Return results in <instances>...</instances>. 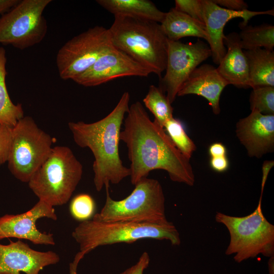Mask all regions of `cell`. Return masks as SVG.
Returning <instances> with one entry per match:
<instances>
[{
  "label": "cell",
  "mask_w": 274,
  "mask_h": 274,
  "mask_svg": "<svg viewBox=\"0 0 274 274\" xmlns=\"http://www.w3.org/2000/svg\"><path fill=\"white\" fill-rule=\"evenodd\" d=\"M123 125L120 140L127 148L133 185L155 169L166 171L173 182L194 185L195 176L190 159L178 150L164 128L151 120L140 101L129 106Z\"/></svg>",
  "instance_id": "6da1fadb"
},
{
  "label": "cell",
  "mask_w": 274,
  "mask_h": 274,
  "mask_svg": "<svg viewBox=\"0 0 274 274\" xmlns=\"http://www.w3.org/2000/svg\"><path fill=\"white\" fill-rule=\"evenodd\" d=\"M130 97L128 92H124L114 109L97 121L68 124L75 143L88 148L94 156L93 182L97 191L130 176V169L123 164L119 152L121 126L129 109Z\"/></svg>",
  "instance_id": "7a4b0ae2"
},
{
  "label": "cell",
  "mask_w": 274,
  "mask_h": 274,
  "mask_svg": "<svg viewBox=\"0 0 274 274\" xmlns=\"http://www.w3.org/2000/svg\"><path fill=\"white\" fill-rule=\"evenodd\" d=\"M109 28L113 46L161 78L166 65L168 39L160 24L117 16Z\"/></svg>",
  "instance_id": "3957f363"
},
{
  "label": "cell",
  "mask_w": 274,
  "mask_h": 274,
  "mask_svg": "<svg viewBox=\"0 0 274 274\" xmlns=\"http://www.w3.org/2000/svg\"><path fill=\"white\" fill-rule=\"evenodd\" d=\"M80 251L88 254L99 246L131 244L146 239L167 240L173 246L181 244L180 234L168 221L161 223L104 222L92 218L81 222L72 233Z\"/></svg>",
  "instance_id": "277c9868"
},
{
  "label": "cell",
  "mask_w": 274,
  "mask_h": 274,
  "mask_svg": "<svg viewBox=\"0 0 274 274\" xmlns=\"http://www.w3.org/2000/svg\"><path fill=\"white\" fill-rule=\"evenodd\" d=\"M82 174V165L72 150L56 146L32 175L28 186L40 200L52 207L62 206L70 199Z\"/></svg>",
  "instance_id": "5b68a950"
},
{
  "label": "cell",
  "mask_w": 274,
  "mask_h": 274,
  "mask_svg": "<svg viewBox=\"0 0 274 274\" xmlns=\"http://www.w3.org/2000/svg\"><path fill=\"white\" fill-rule=\"evenodd\" d=\"M106 199L100 212L92 218L104 222L161 223L167 221L165 197L160 182L144 178L135 185L131 193L121 200H114L105 187Z\"/></svg>",
  "instance_id": "8992f818"
},
{
  "label": "cell",
  "mask_w": 274,
  "mask_h": 274,
  "mask_svg": "<svg viewBox=\"0 0 274 274\" xmlns=\"http://www.w3.org/2000/svg\"><path fill=\"white\" fill-rule=\"evenodd\" d=\"M262 196L256 208L248 215L235 217L217 212L215 220L228 229L230 241L225 250L227 255L241 263L261 254L266 257L274 256V225L264 216Z\"/></svg>",
  "instance_id": "52a82bcc"
},
{
  "label": "cell",
  "mask_w": 274,
  "mask_h": 274,
  "mask_svg": "<svg viewBox=\"0 0 274 274\" xmlns=\"http://www.w3.org/2000/svg\"><path fill=\"white\" fill-rule=\"evenodd\" d=\"M54 139L41 129L30 116H24L12 128L7 160L11 174L28 183L50 154Z\"/></svg>",
  "instance_id": "ba28073f"
},
{
  "label": "cell",
  "mask_w": 274,
  "mask_h": 274,
  "mask_svg": "<svg viewBox=\"0 0 274 274\" xmlns=\"http://www.w3.org/2000/svg\"><path fill=\"white\" fill-rule=\"evenodd\" d=\"M51 0H22L0 17V44L24 50L41 43L47 22L43 15Z\"/></svg>",
  "instance_id": "9c48e42d"
},
{
  "label": "cell",
  "mask_w": 274,
  "mask_h": 274,
  "mask_svg": "<svg viewBox=\"0 0 274 274\" xmlns=\"http://www.w3.org/2000/svg\"><path fill=\"white\" fill-rule=\"evenodd\" d=\"M112 45L109 29L102 26H95L72 38L57 53L60 77L73 80L89 69Z\"/></svg>",
  "instance_id": "30bf717a"
},
{
  "label": "cell",
  "mask_w": 274,
  "mask_h": 274,
  "mask_svg": "<svg viewBox=\"0 0 274 274\" xmlns=\"http://www.w3.org/2000/svg\"><path fill=\"white\" fill-rule=\"evenodd\" d=\"M211 56L209 45L200 40L188 43L168 40L165 74L160 78V88L171 104L194 70Z\"/></svg>",
  "instance_id": "8fae6325"
},
{
  "label": "cell",
  "mask_w": 274,
  "mask_h": 274,
  "mask_svg": "<svg viewBox=\"0 0 274 274\" xmlns=\"http://www.w3.org/2000/svg\"><path fill=\"white\" fill-rule=\"evenodd\" d=\"M150 74L148 68L112 45L89 69L73 80L85 87H94L118 78L145 77Z\"/></svg>",
  "instance_id": "7c38bea8"
},
{
  "label": "cell",
  "mask_w": 274,
  "mask_h": 274,
  "mask_svg": "<svg viewBox=\"0 0 274 274\" xmlns=\"http://www.w3.org/2000/svg\"><path fill=\"white\" fill-rule=\"evenodd\" d=\"M44 217L53 220L57 219L53 207L40 200L25 213L0 217V239L16 237L36 245H54L52 234L42 232L37 228V221Z\"/></svg>",
  "instance_id": "4fadbf2b"
},
{
  "label": "cell",
  "mask_w": 274,
  "mask_h": 274,
  "mask_svg": "<svg viewBox=\"0 0 274 274\" xmlns=\"http://www.w3.org/2000/svg\"><path fill=\"white\" fill-rule=\"evenodd\" d=\"M204 24L207 35V42L211 49L213 60L217 64L220 63L226 52L223 43L224 28L230 20L242 18L239 24L242 29L247 25L253 17L260 15H274V10L254 11L246 10L234 11L226 9L215 4L212 0H202Z\"/></svg>",
  "instance_id": "5bb4252c"
},
{
  "label": "cell",
  "mask_w": 274,
  "mask_h": 274,
  "mask_svg": "<svg viewBox=\"0 0 274 274\" xmlns=\"http://www.w3.org/2000/svg\"><path fill=\"white\" fill-rule=\"evenodd\" d=\"M59 260L56 253L33 250L20 240L0 244V274H39L45 266Z\"/></svg>",
  "instance_id": "9a60e30c"
},
{
  "label": "cell",
  "mask_w": 274,
  "mask_h": 274,
  "mask_svg": "<svg viewBox=\"0 0 274 274\" xmlns=\"http://www.w3.org/2000/svg\"><path fill=\"white\" fill-rule=\"evenodd\" d=\"M235 132L250 157L261 158L274 150V115L251 111L238 120Z\"/></svg>",
  "instance_id": "2e32d148"
},
{
  "label": "cell",
  "mask_w": 274,
  "mask_h": 274,
  "mask_svg": "<svg viewBox=\"0 0 274 274\" xmlns=\"http://www.w3.org/2000/svg\"><path fill=\"white\" fill-rule=\"evenodd\" d=\"M228 84L220 75L217 68L203 64L195 68L183 84L177 96L196 94L205 98L211 106L213 113H220V98Z\"/></svg>",
  "instance_id": "e0dca14e"
},
{
  "label": "cell",
  "mask_w": 274,
  "mask_h": 274,
  "mask_svg": "<svg viewBox=\"0 0 274 274\" xmlns=\"http://www.w3.org/2000/svg\"><path fill=\"white\" fill-rule=\"evenodd\" d=\"M223 43L226 52L217 70L229 84L237 88L250 87L249 66L242 48L238 33L232 32L225 35Z\"/></svg>",
  "instance_id": "ac0fdd59"
},
{
  "label": "cell",
  "mask_w": 274,
  "mask_h": 274,
  "mask_svg": "<svg viewBox=\"0 0 274 274\" xmlns=\"http://www.w3.org/2000/svg\"><path fill=\"white\" fill-rule=\"evenodd\" d=\"M168 40L177 41L186 37H194L207 40L205 25L175 8L165 13L160 23Z\"/></svg>",
  "instance_id": "d6986e66"
},
{
  "label": "cell",
  "mask_w": 274,
  "mask_h": 274,
  "mask_svg": "<svg viewBox=\"0 0 274 274\" xmlns=\"http://www.w3.org/2000/svg\"><path fill=\"white\" fill-rule=\"evenodd\" d=\"M96 3L114 16H128L160 23L165 14L148 0H97Z\"/></svg>",
  "instance_id": "ffe728a7"
},
{
  "label": "cell",
  "mask_w": 274,
  "mask_h": 274,
  "mask_svg": "<svg viewBox=\"0 0 274 274\" xmlns=\"http://www.w3.org/2000/svg\"><path fill=\"white\" fill-rule=\"evenodd\" d=\"M247 57L250 87H274V52L264 48L245 50Z\"/></svg>",
  "instance_id": "44dd1931"
},
{
  "label": "cell",
  "mask_w": 274,
  "mask_h": 274,
  "mask_svg": "<svg viewBox=\"0 0 274 274\" xmlns=\"http://www.w3.org/2000/svg\"><path fill=\"white\" fill-rule=\"evenodd\" d=\"M6 52L0 47V123L13 128L24 117L21 104H14L8 94L6 83Z\"/></svg>",
  "instance_id": "7402d4cb"
},
{
  "label": "cell",
  "mask_w": 274,
  "mask_h": 274,
  "mask_svg": "<svg viewBox=\"0 0 274 274\" xmlns=\"http://www.w3.org/2000/svg\"><path fill=\"white\" fill-rule=\"evenodd\" d=\"M238 33L242 48L245 50L264 48L273 50L274 26L262 24L254 26L247 25Z\"/></svg>",
  "instance_id": "603a6c76"
},
{
  "label": "cell",
  "mask_w": 274,
  "mask_h": 274,
  "mask_svg": "<svg viewBox=\"0 0 274 274\" xmlns=\"http://www.w3.org/2000/svg\"><path fill=\"white\" fill-rule=\"evenodd\" d=\"M143 101L154 115V120L163 128L165 122L174 117L172 104L160 88L150 85Z\"/></svg>",
  "instance_id": "cb8c5ba5"
},
{
  "label": "cell",
  "mask_w": 274,
  "mask_h": 274,
  "mask_svg": "<svg viewBox=\"0 0 274 274\" xmlns=\"http://www.w3.org/2000/svg\"><path fill=\"white\" fill-rule=\"evenodd\" d=\"M163 128L178 150L190 159L196 147L186 133L181 122L173 117L165 122Z\"/></svg>",
  "instance_id": "d4e9b609"
},
{
  "label": "cell",
  "mask_w": 274,
  "mask_h": 274,
  "mask_svg": "<svg viewBox=\"0 0 274 274\" xmlns=\"http://www.w3.org/2000/svg\"><path fill=\"white\" fill-rule=\"evenodd\" d=\"M249 101L251 111H256L263 115H274V87L252 88Z\"/></svg>",
  "instance_id": "484cf974"
},
{
  "label": "cell",
  "mask_w": 274,
  "mask_h": 274,
  "mask_svg": "<svg viewBox=\"0 0 274 274\" xmlns=\"http://www.w3.org/2000/svg\"><path fill=\"white\" fill-rule=\"evenodd\" d=\"M95 203L93 198L88 194H80L72 200L70 211L72 216L81 222L91 219L94 215Z\"/></svg>",
  "instance_id": "4316f807"
},
{
  "label": "cell",
  "mask_w": 274,
  "mask_h": 274,
  "mask_svg": "<svg viewBox=\"0 0 274 274\" xmlns=\"http://www.w3.org/2000/svg\"><path fill=\"white\" fill-rule=\"evenodd\" d=\"M175 8L204 24L202 0H176Z\"/></svg>",
  "instance_id": "83f0119b"
},
{
  "label": "cell",
  "mask_w": 274,
  "mask_h": 274,
  "mask_svg": "<svg viewBox=\"0 0 274 274\" xmlns=\"http://www.w3.org/2000/svg\"><path fill=\"white\" fill-rule=\"evenodd\" d=\"M12 135V128L0 123V166L7 162Z\"/></svg>",
  "instance_id": "f1b7e54d"
},
{
  "label": "cell",
  "mask_w": 274,
  "mask_h": 274,
  "mask_svg": "<svg viewBox=\"0 0 274 274\" xmlns=\"http://www.w3.org/2000/svg\"><path fill=\"white\" fill-rule=\"evenodd\" d=\"M150 261L149 254L147 252H144L134 265L119 274H144L150 264Z\"/></svg>",
  "instance_id": "f546056e"
},
{
  "label": "cell",
  "mask_w": 274,
  "mask_h": 274,
  "mask_svg": "<svg viewBox=\"0 0 274 274\" xmlns=\"http://www.w3.org/2000/svg\"><path fill=\"white\" fill-rule=\"evenodd\" d=\"M218 6L227 10L242 11L248 10V4L243 0H212Z\"/></svg>",
  "instance_id": "4dcf8cb0"
},
{
  "label": "cell",
  "mask_w": 274,
  "mask_h": 274,
  "mask_svg": "<svg viewBox=\"0 0 274 274\" xmlns=\"http://www.w3.org/2000/svg\"><path fill=\"white\" fill-rule=\"evenodd\" d=\"M210 165L214 170L222 173L228 168L229 160L226 156L211 157Z\"/></svg>",
  "instance_id": "1f68e13d"
},
{
  "label": "cell",
  "mask_w": 274,
  "mask_h": 274,
  "mask_svg": "<svg viewBox=\"0 0 274 274\" xmlns=\"http://www.w3.org/2000/svg\"><path fill=\"white\" fill-rule=\"evenodd\" d=\"M209 153L211 157L226 156L227 150L225 146L221 143H215L209 148Z\"/></svg>",
  "instance_id": "d6a6232c"
},
{
  "label": "cell",
  "mask_w": 274,
  "mask_h": 274,
  "mask_svg": "<svg viewBox=\"0 0 274 274\" xmlns=\"http://www.w3.org/2000/svg\"><path fill=\"white\" fill-rule=\"evenodd\" d=\"M274 165L273 160H265L263 162L262 166V176L261 180V188L260 196L262 197L264 186L268 175V174Z\"/></svg>",
  "instance_id": "836d02e7"
},
{
  "label": "cell",
  "mask_w": 274,
  "mask_h": 274,
  "mask_svg": "<svg viewBox=\"0 0 274 274\" xmlns=\"http://www.w3.org/2000/svg\"><path fill=\"white\" fill-rule=\"evenodd\" d=\"M19 2V0H0V14L3 15L7 13Z\"/></svg>",
  "instance_id": "e575fe53"
},
{
  "label": "cell",
  "mask_w": 274,
  "mask_h": 274,
  "mask_svg": "<svg viewBox=\"0 0 274 274\" xmlns=\"http://www.w3.org/2000/svg\"><path fill=\"white\" fill-rule=\"evenodd\" d=\"M85 255V254L81 251L76 255L73 261L70 263V274H77L78 264Z\"/></svg>",
  "instance_id": "d590c367"
},
{
  "label": "cell",
  "mask_w": 274,
  "mask_h": 274,
  "mask_svg": "<svg viewBox=\"0 0 274 274\" xmlns=\"http://www.w3.org/2000/svg\"><path fill=\"white\" fill-rule=\"evenodd\" d=\"M268 269L269 274H274V256L269 257Z\"/></svg>",
  "instance_id": "8d00e7d4"
}]
</instances>
